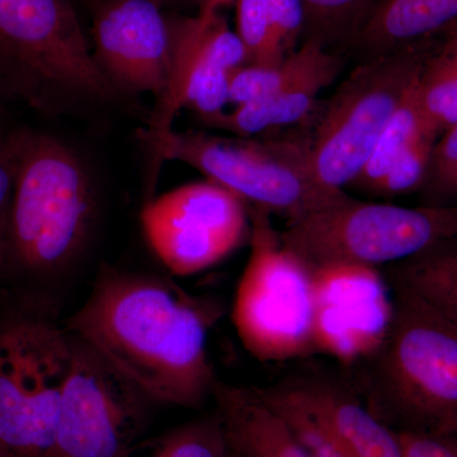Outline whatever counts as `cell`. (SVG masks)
Listing matches in <instances>:
<instances>
[{"label":"cell","mask_w":457,"mask_h":457,"mask_svg":"<svg viewBox=\"0 0 457 457\" xmlns=\"http://www.w3.org/2000/svg\"><path fill=\"white\" fill-rule=\"evenodd\" d=\"M342 68L343 59L337 54L327 64L287 88L269 97L239 104L231 112L222 111L201 120V122L216 130L231 132L236 137H252L273 129L305 121L315 111L321 90L335 82Z\"/></svg>","instance_id":"obj_17"},{"label":"cell","mask_w":457,"mask_h":457,"mask_svg":"<svg viewBox=\"0 0 457 457\" xmlns=\"http://www.w3.org/2000/svg\"><path fill=\"white\" fill-rule=\"evenodd\" d=\"M418 107L426 125L442 132L457 123V31L438 38L416 86Z\"/></svg>","instance_id":"obj_21"},{"label":"cell","mask_w":457,"mask_h":457,"mask_svg":"<svg viewBox=\"0 0 457 457\" xmlns=\"http://www.w3.org/2000/svg\"><path fill=\"white\" fill-rule=\"evenodd\" d=\"M0 457H12V456L8 455V453H5V451L3 450L2 447H0Z\"/></svg>","instance_id":"obj_33"},{"label":"cell","mask_w":457,"mask_h":457,"mask_svg":"<svg viewBox=\"0 0 457 457\" xmlns=\"http://www.w3.org/2000/svg\"><path fill=\"white\" fill-rule=\"evenodd\" d=\"M242 457H311L284 423L258 427L243 445Z\"/></svg>","instance_id":"obj_27"},{"label":"cell","mask_w":457,"mask_h":457,"mask_svg":"<svg viewBox=\"0 0 457 457\" xmlns=\"http://www.w3.org/2000/svg\"><path fill=\"white\" fill-rule=\"evenodd\" d=\"M71 337L49 306L0 311V447L12 457H50Z\"/></svg>","instance_id":"obj_6"},{"label":"cell","mask_w":457,"mask_h":457,"mask_svg":"<svg viewBox=\"0 0 457 457\" xmlns=\"http://www.w3.org/2000/svg\"><path fill=\"white\" fill-rule=\"evenodd\" d=\"M3 95H7V93L4 92L2 88H0V107H2V97Z\"/></svg>","instance_id":"obj_35"},{"label":"cell","mask_w":457,"mask_h":457,"mask_svg":"<svg viewBox=\"0 0 457 457\" xmlns=\"http://www.w3.org/2000/svg\"><path fill=\"white\" fill-rule=\"evenodd\" d=\"M392 326L368 363L366 403L396 432H457V323L393 288Z\"/></svg>","instance_id":"obj_3"},{"label":"cell","mask_w":457,"mask_h":457,"mask_svg":"<svg viewBox=\"0 0 457 457\" xmlns=\"http://www.w3.org/2000/svg\"><path fill=\"white\" fill-rule=\"evenodd\" d=\"M228 442L218 411L177 427L150 457H228Z\"/></svg>","instance_id":"obj_24"},{"label":"cell","mask_w":457,"mask_h":457,"mask_svg":"<svg viewBox=\"0 0 457 457\" xmlns=\"http://www.w3.org/2000/svg\"><path fill=\"white\" fill-rule=\"evenodd\" d=\"M457 31V0H380L345 42L363 60Z\"/></svg>","instance_id":"obj_16"},{"label":"cell","mask_w":457,"mask_h":457,"mask_svg":"<svg viewBox=\"0 0 457 457\" xmlns=\"http://www.w3.org/2000/svg\"><path fill=\"white\" fill-rule=\"evenodd\" d=\"M337 55L321 42L303 40V44L278 65L245 64L230 71V104H248L287 88L312 74Z\"/></svg>","instance_id":"obj_20"},{"label":"cell","mask_w":457,"mask_h":457,"mask_svg":"<svg viewBox=\"0 0 457 457\" xmlns=\"http://www.w3.org/2000/svg\"><path fill=\"white\" fill-rule=\"evenodd\" d=\"M245 64L278 65L297 49L305 29L302 0H234Z\"/></svg>","instance_id":"obj_18"},{"label":"cell","mask_w":457,"mask_h":457,"mask_svg":"<svg viewBox=\"0 0 457 457\" xmlns=\"http://www.w3.org/2000/svg\"><path fill=\"white\" fill-rule=\"evenodd\" d=\"M153 2L163 8L165 5H182L189 4V3H197L200 5L201 0H153Z\"/></svg>","instance_id":"obj_32"},{"label":"cell","mask_w":457,"mask_h":457,"mask_svg":"<svg viewBox=\"0 0 457 457\" xmlns=\"http://www.w3.org/2000/svg\"><path fill=\"white\" fill-rule=\"evenodd\" d=\"M170 27V77L163 97L156 101L145 130H171L174 117L183 108L189 82L212 69L233 71L245 65L246 54L237 32L228 26L222 12L188 17L167 14Z\"/></svg>","instance_id":"obj_14"},{"label":"cell","mask_w":457,"mask_h":457,"mask_svg":"<svg viewBox=\"0 0 457 457\" xmlns=\"http://www.w3.org/2000/svg\"><path fill=\"white\" fill-rule=\"evenodd\" d=\"M71 337L50 457H130L153 402L83 339Z\"/></svg>","instance_id":"obj_10"},{"label":"cell","mask_w":457,"mask_h":457,"mask_svg":"<svg viewBox=\"0 0 457 457\" xmlns=\"http://www.w3.org/2000/svg\"><path fill=\"white\" fill-rule=\"evenodd\" d=\"M234 0H201L198 5L200 13H212V12H222V9L233 4Z\"/></svg>","instance_id":"obj_30"},{"label":"cell","mask_w":457,"mask_h":457,"mask_svg":"<svg viewBox=\"0 0 457 457\" xmlns=\"http://www.w3.org/2000/svg\"><path fill=\"white\" fill-rule=\"evenodd\" d=\"M414 86L387 122L386 128L381 132L371 155L350 187L368 194L370 189L374 187L376 183L392 168L409 144L416 139L417 135L423 129L428 128L418 107Z\"/></svg>","instance_id":"obj_22"},{"label":"cell","mask_w":457,"mask_h":457,"mask_svg":"<svg viewBox=\"0 0 457 457\" xmlns=\"http://www.w3.org/2000/svg\"><path fill=\"white\" fill-rule=\"evenodd\" d=\"M0 88L45 114L120 99L71 0H0Z\"/></svg>","instance_id":"obj_4"},{"label":"cell","mask_w":457,"mask_h":457,"mask_svg":"<svg viewBox=\"0 0 457 457\" xmlns=\"http://www.w3.org/2000/svg\"><path fill=\"white\" fill-rule=\"evenodd\" d=\"M270 213L249 210L251 253L234 296L233 319L243 347L261 362L314 354L312 272L282 245Z\"/></svg>","instance_id":"obj_9"},{"label":"cell","mask_w":457,"mask_h":457,"mask_svg":"<svg viewBox=\"0 0 457 457\" xmlns=\"http://www.w3.org/2000/svg\"><path fill=\"white\" fill-rule=\"evenodd\" d=\"M314 354L345 366L368 363L383 347L394 312L389 281L376 267L332 264L311 270Z\"/></svg>","instance_id":"obj_12"},{"label":"cell","mask_w":457,"mask_h":457,"mask_svg":"<svg viewBox=\"0 0 457 457\" xmlns=\"http://www.w3.org/2000/svg\"><path fill=\"white\" fill-rule=\"evenodd\" d=\"M402 457H457V432L445 435L399 432Z\"/></svg>","instance_id":"obj_29"},{"label":"cell","mask_w":457,"mask_h":457,"mask_svg":"<svg viewBox=\"0 0 457 457\" xmlns=\"http://www.w3.org/2000/svg\"><path fill=\"white\" fill-rule=\"evenodd\" d=\"M438 134L425 128L416 139L409 144L386 174L370 189L368 195L374 197L393 198L420 192L425 183L433 146Z\"/></svg>","instance_id":"obj_26"},{"label":"cell","mask_w":457,"mask_h":457,"mask_svg":"<svg viewBox=\"0 0 457 457\" xmlns=\"http://www.w3.org/2000/svg\"><path fill=\"white\" fill-rule=\"evenodd\" d=\"M137 134L156 158L187 164L246 204L282 216L286 222L350 197L342 189L326 187L315 176L308 139L227 137L173 129H141Z\"/></svg>","instance_id":"obj_5"},{"label":"cell","mask_w":457,"mask_h":457,"mask_svg":"<svg viewBox=\"0 0 457 457\" xmlns=\"http://www.w3.org/2000/svg\"><path fill=\"white\" fill-rule=\"evenodd\" d=\"M305 11L303 40L345 44L380 0H302Z\"/></svg>","instance_id":"obj_23"},{"label":"cell","mask_w":457,"mask_h":457,"mask_svg":"<svg viewBox=\"0 0 457 457\" xmlns=\"http://www.w3.org/2000/svg\"><path fill=\"white\" fill-rule=\"evenodd\" d=\"M272 387L360 457H402L399 432L378 420L363 400L343 385L326 378L303 376Z\"/></svg>","instance_id":"obj_15"},{"label":"cell","mask_w":457,"mask_h":457,"mask_svg":"<svg viewBox=\"0 0 457 457\" xmlns=\"http://www.w3.org/2000/svg\"><path fill=\"white\" fill-rule=\"evenodd\" d=\"M14 187L4 270L46 281L73 264L95 218V189L80 156L46 132L14 130Z\"/></svg>","instance_id":"obj_2"},{"label":"cell","mask_w":457,"mask_h":457,"mask_svg":"<svg viewBox=\"0 0 457 457\" xmlns=\"http://www.w3.org/2000/svg\"><path fill=\"white\" fill-rule=\"evenodd\" d=\"M386 278L457 323V237L390 264Z\"/></svg>","instance_id":"obj_19"},{"label":"cell","mask_w":457,"mask_h":457,"mask_svg":"<svg viewBox=\"0 0 457 457\" xmlns=\"http://www.w3.org/2000/svg\"><path fill=\"white\" fill-rule=\"evenodd\" d=\"M451 204H457V179L445 194L441 206H451Z\"/></svg>","instance_id":"obj_31"},{"label":"cell","mask_w":457,"mask_h":457,"mask_svg":"<svg viewBox=\"0 0 457 457\" xmlns=\"http://www.w3.org/2000/svg\"><path fill=\"white\" fill-rule=\"evenodd\" d=\"M93 59L119 92L159 101L170 77L167 14L153 0H92Z\"/></svg>","instance_id":"obj_13"},{"label":"cell","mask_w":457,"mask_h":457,"mask_svg":"<svg viewBox=\"0 0 457 457\" xmlns=\"http://www.w3.org/2000/svg\"><path fill=\"white\" fill-rule=\"evenodd\" d=\"M436 42L363 60L327 99L308 137L312 170L326 187L345 191L357 179Z\"/></svg>","instance_id":"obj_8"},{"label":"cell","mask_w":457,"mask_h":457,"mask_svg":"<svg viewBox=\"0 0 457 457\" xmlns=\"http://www.w3.org/2000/svg\"><path fill=\"white\" fill-rule=\"evenodd\" d=\"M14 131L0 125V272L4 270L9 212L14 187Z\"/></svg>","instance_id":"obj_28"},{"label":"cell","mask_w":457,"mask_h":457,"mask_svg":"<svg viewBox=\"0 0 457 457\" xmlns=\"http://www.w3.org/2000/svg\"><path fill=\"white\" fill-rule=\"evenodd\" d=\"M279 236L285 248L309 270L332 264L378 269L457 237V204L403 207L350 196L286 222Z\"/></svg>","instance_id":"obj_7"},{"label":"cell","mask_w":457,"mask_h":457,"mask_svg":"<svg viewBox=\"0 0 457 457\" xmlns=\"http://www.w3.org/2000/svg\"><path fill=\"white\" fill-rule=\"evenodd\" d=\"M228 447H230V446H228ZM228 457H240V456H239V455H237V453H234V451L230 449V450H228Z\"/></svg>","instance_id":"obj_34"},{"label":"cell","mask_w":457,"mask_h":457,"mask_svg":"<svg viewBox=\"0 0 457 457\" xmlns=\"http://www.w3.org/2000/svg\"><path fill=\"white\" fill-rule=\"evenodd\" d=\"M219 315L170 278L102 267L64 323L153 403L198 409L219 381L207 352Z\"/></svg>","instance_id":"obj_1"},{"label":"cell","mask_w":457,"mask_h":457,"mask_svg":"<svg viewBox=\"0 0 457 457\" xmlns=\"http://www.w3.org/2000/svg\"><path fill=\"white\" fill-rule=\"evenodd\" d=\"M270 407L284 418L295 437L311 457H360L315 418L286 399L272 386L258 387Z\"/></svg>","instance_id":"obj_25"},{"label":"cell","mask_w":457,"mask_h":457,"mask_svg":"<svg viewBox=\"0 0 457 457\" xmlns=\"http://www.w3.org/2000/svg\"><path fill=\"white\" fill-rule=\"evenodd\" d=\"M248 204L218 183H189L150 201L141 212L147 243L176 276L225 260L251 234Z\"/></svg>","instance_id":"obj_11"}]
</instances>
